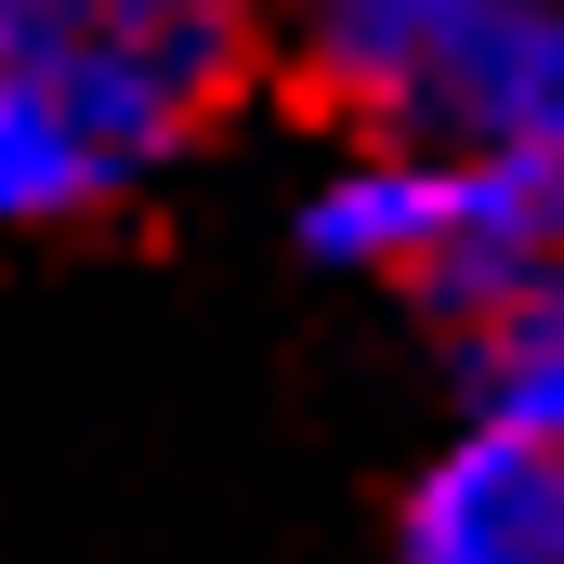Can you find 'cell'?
<instances>
[{
	"instance_id": "6da1fadb",
	"label": "cell",
	"mask_w": 564,
	"mask_h": 564,
	"mask_svg": "<svg viewBox=\"0 0 564 564\" xmlns=\"http://www.w3.org/2000/svg\"><path fill=\"white\" fill-rule=\"evenodd\" d=\"M237 66V0H0V237L144 184Z\"/></svg>"
},
{
	"instance_id": "3957f363",
	"label": "cell",
	"mask_w": 564,
	"mask_h": 564,
	"mask_svg": "<svg viewBox=\"0 0 564 564\" xmlns=\"http://www.w3.org/2000/svg\"><path fill=\"white\" fill-rule=\"evenodd\" d=\"M394 564H564V459L459 421L394 512Z\"/></svg>"
},
{
	"instance_id": "277c9868",
	"label": "cell",
	"mask_w": 564,
	"mask_h": 564,
	"mask_svg": "<svg viewBox=\"0 0 564 564\" xmlns=\"http://www.w3.org/2000/svg\"><path fill=\"white\" fill-rule=\"evenodd\" d=\"M459 421L564 459V276L552 289H512L499 315L459 328Z\"/></svg>"
},
{
	"instance_id": "7a4b0ae2",
	"label": "cell",
	"mask_w": 564,
	"mask_h": 564,
	"mask_svg": "<svg viewBox=\"0 0 564 564\" xmlns=\"http://www.w3.org/2000/svg\"><path fill=\"white\" fill-rule=\"evenodd\" d=\"M302 40L394 144L499 171L564 237V0H302Z\"/></svg>"
}]
</instances>
